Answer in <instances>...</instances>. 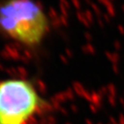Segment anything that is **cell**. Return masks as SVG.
<instances>
[{"instance_id": "6da1fadb", "label": "cell", "mask_w": 124, "mask_h": 124, "mask_svg": "<svg viewBox=\"0 0 124 124\" xmlns=\"http://www.w3.org/2000/svg\"><path fill=\"white\" fill-rule=\"evenodd\" d=\"M48 31V19L35 0L0 2V32L28 46L41 42Z\"/></svg>"}, {"instance_id": "7a4b0ae2", "label": "cell", "mask_w": 124, "mask_h": 124, "mask_svg": "<svg viewBox=\"0 0 124 124\" xmlns=\"http://www.w3.org/2000/svg\"><path fill=\"white\" fill-rule=\"evenodd\" d=\"M42 103L30 82L20 78L0 81V124H28Z\"/></svg>"}]
</instances>
